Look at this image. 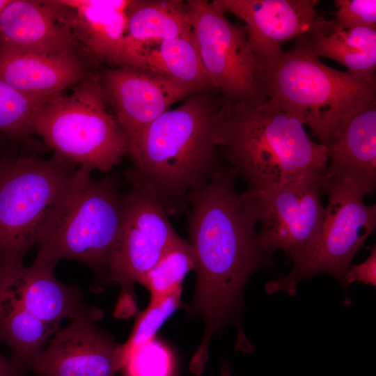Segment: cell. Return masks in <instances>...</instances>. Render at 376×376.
Masks as SVG:
<instances>
[{"label": "cell", "instance_id": "cell-13", "mask_svg": "<svg viewBox=\"0 0 376 376\" xmlns=\"http://www.w3.org/2000/svg\"><path fill=\"white\" fill-rule=\"evenodd\" d=\"M122 367L121 345L97 322L75 320L54 334L31 371L37 376H116Z\"/></svg>", "mask_w": 376, "mask_h": 376}, {"label": "cell", "instance_id": "cell-14", "mask_svg": "<svg viewBox=\"0 0 376 376\" xmlns=\"http://www.w3.org/2000/svg\"><path fill=\"white\" fill-rule=\"evenodd\" d=\"M54 267L35 259L29 267L0 270V290L42 322L58 328L64 319L101 320L103 311L85 303L80 288L60 282Z\"/></svg>", "mask_w": 376, "mask_h": 376}, {"label": "cell", "instance_id": "cell-26", "mask_svg": "<svg viewBox=\"0 0 376 376\" xmlns=\"http://www.w3.org/2000/svg\"><path fill=\"white\" fill-rule=\"evenodd\" d=\"M180 288L169 295L155 301H150L148 307L136 318L132 333L121 345L123 366L126 357L134 349L155 338L164 322L182 306Z\"/></svg>", "mask_w": 376, "mask_h": 376}, {"label": "cell", "instance_id": "cell-33", "mask_svg": "<svg viewBox=\"0 0 376 376\" xmlns=\"http://www.w3.org/2000/svg\"><path fill=\"white\" fill-rule=\"evenodd\" d=\"M5 155H0V158L5 156Z\"/></svg>", "mask_w": 376, "mask_h": 376}, {"label": "cell", "instance_id": "cell-2", "mask_svg": "<svg viewBox=\"0 0 376 376\" xmlns=\"http://www.w3.org/2000/svg\"><path fill=\"white\" fill-rule=\"evenodd\" d=\"M224 102L215 92H196L125 140L133 164L125 175L130 185L151 192L168 213L184 210L190 195L220 169L217 129Z\"/></svg>", "mask_w": 376, "mask_h": 376}, {"label": "cell", "instance_id": "cell-7", "mask_svg": "<svg viewBox=\"0 0 376 376\" xmlns=\"http://www.w3.org/2000/svg\"><path fill=\"white\" fill-rule=\"evenodd\" d=\"M54 154L0 158V269L18 268L77 173Z\"/></svg>", "mask_w": 376, "mask_h": 376}, {"label": "cell", "instance_id": "cell-28", "mask_svg": "<svg viewBox=\"0 0 376 376\" xmlns=\"http://www.w3.org/2000/svg\"><path fill=\"white\" fill-rule=\"evenodd\" d=\"M334 4V19L341 26L376 29L375 0H336Z\"/></svg>", "mask_w": 376, "mask_h": 376}, {"label": "cell", "instance_id": "cell-10", "mask_svg": "<svg viewBox=\"0 0 376 376\" xmlns=\"http://www.w3.org/2000/svg\"><path fill=\"white\" fill-rule=\"evenodd\" d=\"M323 175L301 178L260 193L245 191L253 198L260 224L256 243L267 254L272 256L283 250L292 260L293 267L309 255L324 217Z\"/></svg>", "mask_w": 376, "mask_h": 376}, {"label": "cell", "instance_id": "cell-11", "mask_svg": "<svg viewBox=\"0 0 376 376\" xmlns=\"http://www.w3.org/2000/svg\"><path fill=\"white\" fill-rule=\"evenodd\" d=\"M186 3L201 61L216 91L228 103L263 97L257 89L258 65L244 26L230 22L213 1Z\"/></svg>", "mask_w": 376, "mask_h": 376}, {"label": "cell", "instance_id": "cell-22", "mask_svg": "<svg viewBox=\"0 0 376 376\" xmlns=\"http://www.w3.org/2000/svg\"><path fill=\"white\" fill-rule=\"evenodd\" d=\"M127 31L123 63L127 66L145 44L192 32L186 2L182 0H130L126 10Z\"/></svg>", "mask_w": 376, "mask_h": 376}, {"label": "cell", "instance_id": "cell-12", "mask_svg": "<svg viewBox=\"0 0 376 376\" xmlns=\"http://www.w3.org/2000/svg\"><path fill=\"white\" fill-rule=\"evenodd\" d=\"M101 78L104 99L127 140L144 130L175 102L198 92L149 70L132 66L107 70Z\"/></svg>", "mask_w": 376, "mask_h": 376}, {"label": "cell", "instance_id": "cell-25", "mask_svg": "<svg viewBox=\"0 0 376 376\" xmlns=\"http://www.w3.org/2000/svg\"><path fill=\"white\" fill-rule=\"evenodd\" d=\"M47 101L27 96L0 78V134L15 142L29 140L32 117Z\"/></svg>", "mask_w": 376, "mask_h": 376}, {"label": "cell", "instance_id": "cell-3", "mask_svg": "<svg viewBox=\"0 0 376 376\" xmlns=\"http://www.w3.org/2000/svg\"><path fill=\"white\" fill-rule=\"evenodd\" d=\"M217 143L228 169L260 193L289 182L323 175L329 159L328 146L311 140L304 124L274 100L228 103L222 107Z\"/></svg>", "mask_w": 376, "mask_h": 376}, {"label": "cell", "instance_id": "cell-18", "mask_svg": "<svg viewBox=\"0 0 376 376\" xmlns=\"http://www.w3.org/2000/svg\"><path fill=\"white\" fill-rule=\"evenodd\" d=\"M86 77L75 52L44 54L0 47V78L31 97L49 100Z\"/></svg>", "mask_w": 376, "mask_h": 376}, {"label": "cell", "instance_id": "cell-5", "mask_svg": "<svg viewBox=\"0 0 376 376\" xmlns=\"http://www.w3.org/2000/svg\"><path fill=\"white\" fill-rule=\"evenodd\" d=\"M91 172L77 168L40 233L36 259L54 267L62 259L79 261L103 279L120 237L125 194L117 176L97 180Z\"/></svg>", "mask_w": 376, "mask_h": 376}, {"label": "cell", "instance_id": "cell-4", "mask_svg": "<svg viewBox=\"0 0 376 376\" xmlns=\"http://www.w3.org/2000/svg\"><path fill=\"white\" fill-rule=\"evenodd\" d=\"M257 65L258 93L297 118L329 148L340 126L376 100L375 79L327 66L302 36L290 49Z\"/></svg>", "mask_w": 376, "mask_h": 376}, {"label": "cell", "instance_id": "cell-17", "mask_svg": "<svg viewBox=\"0 0 376 376\" xmlns=\"http://www.w3.org/2000/svg\"><path fill=\"white\" fill-rule=\"evenodd\" d=\"M323 178L352 185L366 195L376 185V100L348 118L329 146Z\"/></svg>", "mask_w": 376, "mask_h": 376}, {"label": "cell", "instance_id": "cell-8", "mask_svg": "<svg viewBox=\"0 0 376 376\" xmlns=\"http://www.w3.org/2000/svg\"><path fill=\"white\" fill-rule=\"evenodd\" d=\"M327 203L318 239L307 258L283 279L268 281L265 291L296 293L298 283L327 273L344 285V276L357 251L375 230L376 205H367L362 190L323 178Z\"/></svg>", "mask_w": 376, "mask_h": 376}, {"label": "cell", "instance_id": "cell-27", "mask_svg": "<svg viewBox=\"0 0 376 376\" xmlns=\"http://www.w3.org/2000/svg\"><path fill=\"white\" fill-rule=\"evenodd\" d=\"M121 369L125 376H173L174 360L169 348L154 338L132 351Z\"/></svg>", "mask_w": 376, "mask_h": 376}, {"label": "cell", "instance_id": "cell-19", "mask_svg": "<svg viewBox=\"0 0 376 376\" xmlns=\"http://www.w3.org/2000/svg\"><path fill=\"white\" fill-rule=\"evenodd\" d=\"M75 46L47 1L12 0L0 15V47L58 54L75 52Z\"/></svg>", "mask_w": 376, "mask_h": 376}, {"label": "cell", "instance_id": "cell-9", "mask_svg": "<svg viewBox=\"0 0 376 376\" xmlns=\"http://www.w3.org/2000/svg\"><path fill=\"white\" fill-rule=\"evenodd\" d=\"M180 238L163 203L145 189L130 185L118 242L111 259L108 279L120 286L117 308L121 316L136 311L135 283Z\"/></svg>", "mask_w": 376, "mask_h": 376}, {"label": "cell", "instance_id": "cell-21", "mask_svg": "<svg viewBox=\"0 0 376 376\" xmlns=\"http://www.w3.org/2000/svg\"><path fill=\"white\" fill-rule=\"evenodd\" d=\"M127 66L151 71L196 91L218 93L203 67L193 32L141 45Z\"/></svg>", "mask_w": 376, "mask_h": 376}, {"label": "cell", "instance_id": "cell-20", "mask_svg": "<svg viewBox=\"0 0 376 376\" xmlns=\"http://www.w3.org/2000/svg\"><path fill=\"white\" fill-rule=\"evenodd\" d=\"M309 50L343 65L354 74L375 79L376 29L345 28L334 19H315L309 33L302 36Z\"/></svg>", "mask_w": 376, "mask_h": 376}, {"label": "cell", "instance_id": "cell-31", "mask_svg": "<svg viewBox=\"0 0 376 376\" xmlns=\"http://www.w3.org/2000/svg\"><path fill=\"white\" fill-rule=\"evenodd\" d=\"M220 376H231L230 367L226 361H224L221 364Z\"/></svg>", "mask_w": 376, "mask_h": 376}, {"label": "cell", "instance_id": "cell-30", "mask_svg": "<svg viewBox=\"0 0 376 376\" xmlns=\"http://www.w3.org/2000/svg\"><path fill=\"white\" fill-rule=\"evenodd\" d=\"M0 376H19L13 368L10 359L0 354Z\"/></svg>", "mask_w": 376, "mask_h": 376}, {"label": "cell", "instance_id": "cell-6", "mask_svg": "<svg viewBox=\"0 0 376 376\" xmlns=\"http://www.w3.org/2000/svg\"><path fill=\"white\" fill-rule=\"evenodd\" d=\"M75 86L36 111L32 132L77 167L108 173L127 154L124 135L107 111L100 75H88Z\"/></svg>", "mask_w": 376, "mask_h": 376}, {"label": "cell", "instance_id": "cell-32", "mask_svg": "<svg viewBox=\"0 0 376 376\" xmlns=\"http://www.w3.org/2000/svg\"><path fill=\"white\" fill-rule=\"evenodd\" d=\"M12 0H0V15Z\"/></svg>", "mask_w": 376, "mask_h": 376}, {"label": "cell", "instance_id": "cell-16", "mask_svg": "<svg viewBox=\"0 0 376 376\" xmlns=\"http://www.w3.org/2000/svg\"><path fill=\"white\" fill-rule=\"evenodd\" d=\"M225 13L245 23L250 48L257 63L274 57L281 45L307 35L318 16L313 0H214Z\"/></svg>", "mask_w": 376, "mask_h": 376}, {"label": "cell", "instance_id": "cell-15", "mask_svg": "<svg viewBox=\"0 0 376 376\" xmlns=\"http://www.w3.org/2000/svg\"><path fill=\"white\" fill-rule=\"evenodd\" d=\"M130 0L47 1L56 21L97 62L121 66Z\"/></svg>", "mask_w": 376, "mask_h": 376}, {"label": "cell", "instance_id": "cell-23", "mask_svg": "<svg viewBox=\"0 0 376 376\" xmlns=\"http://www.w3.org/2000/svg\"><path fill=\"white\" fill-rule=\"evenodd\" d=\"M58 330L0 290V343L10 349V361L19 376L31 370L50 337Z\"/></svg>", "mask_w": 376, "mask_h": 376}, {"label": "cell", "instance_id": "cell-29", "mask_svg": "<svg viewBox=\"0 0 376 376\" xmlns=\"http://www.w3.org/2000/svg\"><path fill=\"white\" fill-rule=\"evenodd\" d=\"M354 281L366 285H376V246L370 248L369 256L365 261L358 265H351L344 276L343 288Z\"/></svg>", "mask_w": 376, "mask_h": 376}, {"label": "cell", "instance_id": "cell-24", "mask_svg": "<svg viewBox=\"0 0 376 376\" xmlns=\"http://www.w3.org/2000/svg\"><path fill=\"white\" fill-rule=\"evenodd\" d=\"M194 267L192 249L180 237L145 275L140 284L150 292V301H155L182 288L185 277Z\"/></svg>", "mask_w": 376, "mask_h": 376}, {"label": "cell", "instance_id": "cell-1", "mask_svg": "<svg viewBox=\"0 0 376 376\" xmlns=\"http://www.w3.org/2000/svg\"><path fill=\"white\" fill-rule=\"evenodd\" d=\"M235 175L221 168L189 196V242L196 276L189 311L204 320V336L193 359L207 361L212 336L236 322L237 343L246 340L239 319L244 287L258 269L274 267L270 256L256 243L258 224L253 201L235 187Z\"/></svg>", "mask_w": 376, "mask_h": 376}]
</instances>
